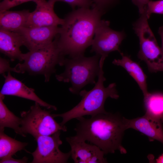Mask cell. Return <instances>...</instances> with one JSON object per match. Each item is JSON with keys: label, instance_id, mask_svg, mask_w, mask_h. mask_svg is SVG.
I'll return each mask as SVG.
<instances>
[{"label": "cell", "instance_id": "6da1fadb", "mask_svg": "<svg viewBox=\"0 0 163 163\" xmlns=\"http://www.w3.org/2000/svg\"><path fill=\"white\" fill-rule=\"evenodd\" d=\"M104 13L96 7L79 8L68 14L64 19L56 37L62 54L69 58L84 55L91 46L96 28Z\"/></svg>", "mask_w": 163, "mask_h": 163}, {"label": "cell", "instance_id": "7a4b0ae2", "mask_svg": "<svg viewBox=\"0 0 163 163\" xmlns=\"http://www.w3.org/2000/svg\"><path fill=\"white\" fill-rule=\"evenodd\" d=\"M78 122L74 130L75 136L99 147L105 154L117 150L122 154L127 151L122 143L126 130L124 117L118 113L107 112L92 116L76 118Z\"/></svg>", "mask_w": 163, "mask_h": 163}, {"label": "cell", "instance_id": "3957f363", "mask_svg": "<svg viewBox=\"0 0 163 163\" xmlns=\"http://www.w3.org/2000/svg\"><path fill=\"white\" fill-rule=\"evenodd\" d=\"M105 58H100V70L97 81L91 90L81 91L79 94L82 97L79 103L70 110L60 114H52L54 118L57 117L62 118L60 123L62 126L73 119L85 115L93 116L98 114L107 112L104 108L106 99L109 97L117 99L119 97L116 89V85L113 83L105 87L104 83L106 79L104 76L103 67Z\"/></svg>", "mask_w": 163, "mask_h": 163}, {"label": "cell", "instance_id": "277c9868", "mask_svg": "<svg viewBox=\"0 0 163 163\" xmlns=\"http://www.w3.org/2000/svg\"><path fill=\"white\" fill-rule=\"evenodd\" d=\"M65 56L58 46L56 37L49 45L23 53V62L17 64L14 67V72L42 75L45 82H48L51 75L56 72V66H63Z\"/></svg>", "mask_w": 163, "mask_h": 163}, {"label": "cell", "instance_id": "5b68a950", "mask_svg": "<svg viewBox=\"0 0 163 163\" xmlns=\"http://www.w3.org/2000/svg\"><path fill=\"white\" fill-rule=\"evenodd\" d=\"M101 56L96 54L91 57L81 55L73 58H65L63 66L65 69L62 73L56 75L57 80L70 83L69 90L73 94H79L81 89L88 84H94L96 78L100 70Z\"/></svg>", "mask_w": 163, "mask_h": 163}, {"label": "cell", "instance_id": "8992f818", "mask_svg": "<svg viewBox=\"0 0 163 163\" xmlns=\"http://www.w3.org/2000/svg\"><path fill=\"white\" fill-rule=\"evenodd\" d=\"M35 102L27 111L21 113V128L22 133L29 134L36 139L39 136L52 135L59 131L66 132V127L57 123L51 111L42 109Z\"/></svg>", "mask_w": 163, "mask_h": 163}, {"label": "cell", "instance_id": "52a82bcc", "mask_svg": "<svg viewBox=\"0 0 163 163\" xmlns=\"http://www.w3.org/2000/svg\"><path fill=\"white\" fill-rule=\"evenodd\" d=\"M60 131L49 136H40L36 140L37 146L30 153L33 157L31 163H65L71 156L70 151L61 152L59 146L62 143L60 138Z\"/></svg>", "mask_w": 163, "mask_h": 163}, {"label": "cell", "instance_id": "ba28073f", "mask_svg": "<svg viewBox=\"0 0 163 163\" xmlns=\"http://www.w3.org/2000/svg\"><path fill=\"white\" fill-rule=\"evenodd\" d=\"M109 21L101 20L96 30L91 46V52L106 58L111 52L121 53L120 46L125 37L123 31L114 30L109 27Z\"/></svg>", "mask_w": 163, "mask_h": 163}, {"label": "cell", "instance_id": "9c48e42d", "mask_svg": "<svg viewBox=\"0 0 163 163\" xmlns=\"http://www.w3.org/2000/svg\"><path fill=\"white\" fill-rule=\"evenodd\" d=\"M71 147V156L75 163H107L104 152L97 146L86 142L76 136L67 137Z\"/></svg>", "mask_w": 163, "mask_h": 163}, {"label": "cell", "instance_id": "30bf717a", "mask_svg": "<svg viewBox=\"0 0 163 163\" xmlns=\"http://www.w3.org/2000/svg\"><path fill=\"white\" fill-rule=\"evenodd\" d=\"M60 30V27L58 26L24 27L16 32L22 37L24 46L30 51L51 43L59 34Z\"/></svg>", "mask_w": 163, "mask_h": 163}, {"label": "cell", "instance_id": "8fae6325", "mask_svg": "<svg viewBox=\"0 0 163 163\" xmlns=\"http://www.w3.org/2000/svg\"><path fill=\"white\" fill-rule=\"evenodd\" d=\"M35 10L30 12L25 27L62 25L64 19L59 18L54 10V4L46 0H38Z\"/></svg>", "mask_w": 163, "mask_h": 163}, {"label": "cell", "instance_id": "7c38bea8", "mask_svg": "<svg viewBox=\"0 0 163 163\" xmlns=\"http://www.w3.org/2000/svg\"><path fill=\"white\" fill-rule=\"evenodd\" d=\"M5 82L0 91V94L4 95L17 96L34 101L41 107L48 109L56 110L57 108L49 104L40 98L34 92L33 88H30L23 83L13 77L11 72H7V75H3Z\"/></svg>", "mask_w": 163, "mask_h": 163}, {"label": "cell", "instance_id": "4fadbf2b", "mask_svg": "<svg viewBox=\"0 0 163 163\" xmlns=\"http://www.w3.org/2000/svg\"><path fill=\"white\" fill-rule=\"evenodd\" d=\"M126 129H134L146 135L150 141L157 140L163 144V124L161 119L146 114L132 119L124 117Z\"/></svg>", "mask_w": 163, "mask_h": 163}, {"label": "cell", "instance_id": "5bb4252c", "mask_svg": "<svg viewBox=\"0 0 163 163\" xmlns=\"http://www.w3.org/2000/svg\"><path fill=\"white\" fill-rule=\"evenodd\" d=\"M24 45L23 39L18 33L0 29V51L14 61H22L23 53L20 48Z\"/></svg>", "mask_w": 163, "mask_h": 163}, {"label": "cell", "instance_id": "9a60e30c", "mask_svg": "<svg viewBox=\"0 0 163 163\" xmlns=\"http://www.w3.org/2000/svg\"><path fill=\"white\" fill-rule=\"evenodd\" d=\"M122 58L114 59L112 62L113 64L124 68L134 79L142 90L144 97L148 93L146 83L147 76L140 65L132 60L129 56L121 53Z\"/></svg>", "mask_w": 163, "mask_h": 163}, {"label": "cell", "instance_id": "2e32d148", "mask_svg": "<svg viewBox=\"0 0 163 163\" xmlns=\"http://www.w3.org/2000/svg\"><path fill=\"white\" fill-rule=\"evenodd\" d=\"M30 12L28 10L0 12V29L16 32L25 26Z\"/></svg>", "mask_w": 163, "mask_h": 163}, {"label": "cell", "instance_id": "e0dca14e", "mask_svg": "<svg viewBox=\"0 0 163 163\" xmlns=\"http://www.w3.org/2000/svg\"><path fill=\"white\" fill-rule=\"evenodd\" d=\"M5 95L0 94V130L5 127L13 129L17 134L25 137L26 135L21 131V118L15 115L7 107L3 102Z\"/></svg>", "mask_w": 163, "mask_h": 163}, {"label": "cell", "instance_id": "ac0fdd59", "mask_svg": "<svg viewBox=\"0 0 163 163\" xmlns=\"http://www.w3.org/2000/svg\"><path fill=\"white\" fill-rule=\"evenodd\" d=\"M0 130V159L15 155L19 151L25 149L28 143L17 140L9 137Z\"/></svg>", "mask_w": 163, "mask_h": 163}, {"label": "cell", "instance_id": "d6986e66", "mask_svg": "<svg viewBox=\"0 0 163 163\" xmlns=\"http://www.w3.org/2000/svg\"><path fill=\"white\" fill-rule=\"evenodd\" d=\"M144 97L145 114L161 119L163 116V94L149 93Z\"/></svg>", "mask_w": 163, "mask_h": 163}, {"label": "cell", "instance_id": "ffe728a7", "mask_svg": "<svg viewBox=\"0 0 163 163\" xmlns=\"http://www.w3.org/2000/svg\"><path fill=\"white\" fill-rule=\"evenodd\" d=\"M145 11L148 19L152 14H163V0H149Z\"/></svg>", "mask_w": 163, "mask_h": 163}, {"label": "cell", "instance_id": "44dd1931", "mask_svg": "<svg viewBox=\"0 0 163 163\" xmlns=\"http://www.w3.org/2000/svg\"><path fill=\"white\" fill-rule=\"evenodd\" d=\"M48 1L54 4L57 2H63L73 8L78 6L80 8H90L93 5L91 0H49Z\"/></svg>", "mask_w": 163, "mask_h": 163}, {"label": "cell", "instance_id": "7402d4cb", "mask_svg": "<svg viewBox=\"0 0 163 163\" xmlns=\"http://www.w3.org/2000/svg\"><path fill=\"white\" fill-rule=\"evenodd\" d=\"M38 0H3L0 3V12L8 10L10 8L25 2L33 1L36 2Z\"/></svg>", "mask_w": 163, "mask_h": 163}, {"label": "cell", "instance_id": "603a6c76", "mask_svg": "<svg viewBox=\"0 0 163 163\" xmlns=\"http://www.w3.org/2000/svg\"><path fill=\"white\" fill-rule=\"evenodd\" d=\"M92 6L96 7L105 13L106 10L113 5L117 0H91Z\"/></svg>", "mask_w": 163, "mask_h": 163}, {"label": "cell", "instance_id": "cb8c5ba5", "mask_svg": "<svg viewBox=\"0 0 163 163\" xmlns=\"http://www.w3.org/2000/svg\"><path fill=\"white\" fill-rule=\"evenodd\" d=\"M14 72V67H11L9 61L6 59L0 57V73L3 75L5 74L6 72Z\"/></svg>", "mask_w": 163, "mask_h": 163}, {"label": "cell", "instance_id": "d4e9b609", "mask_svg": "<svg viewBox=\"0 0 163 163\" xmlns=\"http://www.w3.org/2000/svg\"><path fill=\"white\" fill-rule=\"evenodd\" d=\"M133 3L138 8L140 14H142L145 9L147 4L150 0H131Z\"/></svg>", "mask_w": 163, "mask_h": 163}, {"label": "cell", "instance_id": "484cf974", "mask_svg": "<svg viewBox=\"0 0 163 163\" xmlns=\"http://www.w3.org/2000/svg\"><path fill=\"white\" fill-rule=\"evenodd\" d=\"M28 160V158L24 156L21 159H16L13 158L12 156L7 157L0 160V163H26Z\"/></svg>", "mask_w": 163, "mask_h": 163}, {"label": "cell", "instance_id": "4316f807", "mask_svg": "<svg viewBox=\"0 0 163 163\" xmlns=\"http://www.w3.org/2000/svg\"><path fill=\"white\" fill-rule=\"evenodd\" d=\"M158 33L159 34L161 41V49L163 52V26H161L159 28Z\"/></svg>", "mask_w": 163, "mask_h": 163}, {"label": "cell", "instance_id": "83f0119b", "mask_svg": "<svg viewBox=\"0 0 163 163\" xmlns=\"http://www.w3.org/2000/svg\"><path fill=\"white\" fill-rule=\"evenodd\" d=\"M156 162L158 163H163V154L156 160Z\"/></svg>", "mask_w": 163, "mask_h": 163}, {"label": "cell", "instance_id": "f1b7e54d", "mask_svg": "<svg viewBox=\"0 0 163 163\" xmlns=\"http://www.w3.org/2000/svg\"><path fill=\"white\" fill-rule=\"evenodd\" d=\"M161 121L162 123L163 124V116L161 118Z\"/></svg>", "mask_w": 163, "mask_h": 163}]
</instances>
